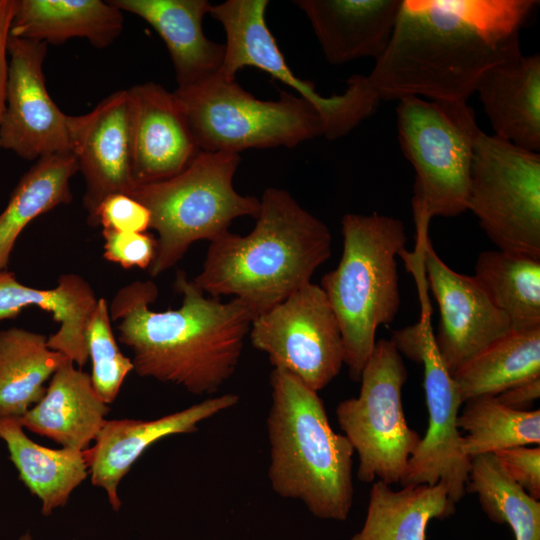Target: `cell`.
Segmentation results:
<instances>
[{
    "instance_id": "obj_1",
    "label": "cell",
    "mask_w": 540,
    "mask_h": 540,
    "mask_svg": "<svg viewBox=\"0 0 540 540\" xmlns=\"http://www.w3.org/2000/svg\"><path fill=\"white\" fill-rule=\"evenodd\" d=\"M538 3L404 0L374 68L351 76L347 89L364 119L381 100L466 102L489 68L521 54L520 30Z\"/></svg>"
},
{
    "instance_id": "obj_2",
    "label": "cell",
    "mask_w": 540,
    "mask_h": 540,
    "mask_svg": "<svg viewBox=\"0 0 540 540\" xmlns=\"http://www.w3.org/2000/svg\"><path fill=\"white\" fill-rule=\"evenodd\" d=\"M177 309L154 311L159 290L152 280L121 287L109 305L118 339L132 352L141 377L182 387L194 395H211L234 374L255 312L243 301L222 302L206 294L178 271Z\"/></svg>"
},
{
    "instance_id": "obj_3",
    "label": "cell",
    "mask_w": 540,
    "mask_h": 540,
    "mask_svg": "<svg viewBox=\"0 0 540 540\" xmlns=\"http://www.w3.org/2000/svg\"><path fill=\"white\" fill-rule=\"evenodd\" d=\"M259 200L253 229L212 240L193 279L205 294L238 298L256 316L310 283L332 252L327 225L288 191L268 187Z\"/></svg>"
},
{
    "instance_id": "obj_4",
    "label": "cell",
    "mask_w": 540,
    "mask_h": 540,
    "mask_svg": "<svg viewBox=\"0 0 540 540\" xmlns=\"http://www.w3.org/2000/svg\"><path fill=\"white\" fill-rule=\"evenodd\" d=\"M268 478L282 498L301 501L323 520L347 519L354 496L349 440L336 433L323 401L287 371L270 374Z\"/></svg>"
},
{
    "instance_id": "obj_5",
    "label": "cell",
    "mask_w": 540,
    "mask_h": 540,
    "mask_svg": "<svg viewBox=\"0 0 540 540\" xmlns=\"http://www.w3.org/2000/svg\"><path fill=\"white\" fill-rule=\"evenodd\" d=\"M343 251L321 280L338 320L349 376L359 381L379 326L394 321L401 304L396 256L406 244L401 220L378 213H347L341 220Z\"/></svg>"
},
{
    "instance_id": "obj_6",
    "label": "cell",
    "mask_w": 540,
    "mask_h": 540,
    "mask_svg": "<svg viewBox=\"0 0 540 540\" xmlns=\"http://www.w3.org/2000/svg\"><path fill=\"white\" fill-rule=\"evenodd\" d=\"M240 161L237 153L201 151L179 174L135 186L130 196L149 210L150 229L157 232L151 277L175 266L193 243L229 231L236 218H257L260 200L239 194L233 185Z\"/></svg>"
},
{
    "instance_id": "obj_7",
    "label": "cell",
    "mask_w": 540,
    "mask_h": 540,
    "mask_svg": "<svg viewBox=\"0 0 540 540\" xmlns=\"http://www.w3.org/2000/svg\"><path fill=\"white\" fill-rule=\"evenodd\" d=\"M401 149L415 171L412 210L417 241L428 237L433 217H454L466 201L475 138L474 110L464 101L399 100Z\"/></svg>"
},
{
    "instance_id": "obj_8",
    "label": "cell",
    "mask_w": 540,
    "mask_h": 540,
    "mask_svg": "<svg viewBox=\"0 0 540 540\" xmlns=\"http://www.w3.org/2000/svg\"><path fill=\"white\" fill-rule=\"evenodd\" d=\"M174 94L204 152L293 148L324 134L319 112L303 97L281 91L277 100H261L219 72L194 85L177 87Z\"/></svg>"
},
{
    "instance_id": "obj_9",
    "label": "cell",
    "mask_w": 540,
    "mask_h": 540,
    "mask_svg": "<svg viewBox=\"0 0 540 540\" xmlns=\"http://www.w3.org/2000/svg\"><path fill=\"white\" fill-rule=\"evenodd\" d=\"M408 372L391 340L376 341L360 377L357 397L341 401L336 417L358 455L357 478L400 483L421 436L405 419L402 388Z\"/></svg>"
},
{
    "instance_id": "obj_10",
    "label": "cell",
    "mask_w": 540,
    "mask_h": 540,
    "mask_svg": "<svg viewBox=\"0 0 540 540\" xmlns=\"http://www.w3.org/2000/svg\"><path fill=\"white\" fill-rule=\"evenodd\" d=\"M467 210L499 250L540 259V155L479 130Z\"/></svg>"
},
{
    "instance_id": "obj_11",
    "label": "cell",
    "mask_w": 540,
    "mask_h": 540,
    "mask_svg": "<svg viewBox=\"0 0 540 540\" xmlns=\"http://www.w3.org/2000/svg\"><path fill=\"white\" fill-rule=\"evenodd\" d=\"M399 353L423 366V386L428 410L426 434L411 455L400 484L441 483L456 504L466 494L471 459L464 453L457 426L461 405L458 387L443 364L427 316L393 332L390 339Z\"/></svg>"
},
{
    "instance_id": "obj_12",
    "label": "cell",
    "mask_w": 540,
    "mask_h": 540,
    "mask_svg": "<svg viewBox=\"0 0 540 540\" xmlns=\"http://www.w3.org/2000/svg\"><path fill=\"white\" fill-rule=\"evenodd\" d=\"M249 338L273 368L287 371L317 393L344 365L338 320L324 290L312 282L257 315Z\"/></svg>"
},
{
    "instance_id": "obj_13",
    "label": "cell",
    "mask_w": 540,
    "mask_h": 540,
    "mask_svg": "<svg viewBox=\"0 0 540 540\" xmlns=\"http://www.w3.org/2000/svg\"><path fill=\"white\" fill-rule=\"evenodd\" d=\"M47 43L10 36L0 148L26 160L72 152L69 116L49 96L43 73Z\"/></svg>"
},
{
    "instance_id": "obj_14",
    "label": "cell",
    "mask_w": 540,
    "mask_h": 540,
    "mask_svg": "<svg viewBox=\"0 0 540 540\" xmlns=\"http://www.w3.org/2000/svg\"><path fill=\"white\" fill-rule=\"evenodd\" d=\"M418 255L440 312L435 347L453 374L477 353L509 334L511 325L475 278L451 269L429 239Z\"/></svg>"
},
{
    "instance_id": "obj_15",
    "label": "cell",
    "mask_w": 540,
    "mask_h": 540,
    "mask_svg": "<svg viewBox=\"0 0 540 540\" xmlns=\"http://www.w3.org/2000/svg\"><path fill=\"white\" fill-rule=\"evenodd\" d=\"M72 153L85 181L83 206L90 225L99 204L109 195H130L136 184L131 167L128 90L103 99L84 115L69 116Z\"/></svg>"
},
{
    "instance_id": "obj_16",
    "label": "cell",
    "mask_w": 540,
    "mask_h": 540,
    "mask_svg": "<svg viewBox=\"0 0 540 540\" xmlns=\"http://www.w3.org/2000/svg\"><path fill=\"white\" fill-rule=\"evenodd\" d=\"M131 167L137 185L182 172L201 152L174 92L154 82L128 89Z\"/></svg>"
},
{
    "instance_id": "obj_17",
    "label": "cell",
    "mask_w": 540,
    "mask_h": 540,
    "mask_svg": "<svg viewBox=\"0 0 540 540\" xmlns=\"http://www.w3.org/2000/svg\"><path fill=\"white\" fill-rule=\"evenodd\" d=\"M238 402L237 394L226 393L153 420H106L93 445L84 451L91 483L105 491L111 507L118 511V486L146 449L165 437L198 431L201 422Z\"/></svg>"
},
{
    "instance_id": "obj_18",
    "label": "cell",
    "mask_w": 540,
    "mask_h": 540,
    "mask_svg": "<svg viewBox=\"0 0 540 540\" xmlns=\"http://www.w3.org/2000/svg\"><path fill=\"white\" fill-rule=\"evenodd\" d=\"M267 0H227L212 4L209 14L220 22L226 33L225 58L219 73L235 80L244 67H255L295 89L319 112L324 136L331 139L336 133L341 106L338 94L323 97L314 84L294 75L270 32L265 19Z\"/></svg>"
},
{
    "instance_id": "obj_19",
    "label": "cell",
    "mask_w": 540,
    "mask_h": 540,
    "mask_svg": "<svg viewBox=\"0 0 540 540\" xmlns=\"http://www.w3.org/2000/svg\"><path fill=\"white\" fill-rule=\"evenodd\" d=\"M326 60L339 65L358 58L378 59L392 35L399 0H298Z\"/></svg>"
},
{
    "instance_id": "obj_20",
    "label": "cell",
    "mask_w": 540,
    "mask_h": 540,
    "mask_svg": "<svg viewBox=\"0 0 540 540\" xmlns=\"http://www.w3.org/2000/svg\"><path fill=\"white\" fill-rule=\"evenodd\" d=\"M122 12L137 15L160 35L169 51L178 88L216 75L223 66L225 44L209 40L202 21L208 0H109Z\"/></svg>"
},
{
    "instance_id": "obj_21",
    "label": "cell",
    "mask_w": 540,
    "mask_h": 540,
    "mask_svg": "<svg viewBox=\"0 0 540 540\" xmlns=\"http://www.w3.org/2000/svg\"><path fill=\"white\" fill-rule=\"evenodd\" d=\"M110 408L93 388L90 374L69 359L52 375L44 396L19 420L63 448L85 451L106 422Z\"/></svg>"
},
{
    "instance_id": "obj_22",
    "label": "cell",
    "mask_w": 540,
    "mask_h": 540,
    "mask_svg": "<svg viewBox=\"0 0 540 540\" xmlns=\"http://www.w3.org/2000/svg\"><path fill=\"white\" fill-rule=\"evenodd\" d=\"M97 301L91 285L75 273L60 275L52 289H37L19 282L13 272L0 271V323L17 317L28 306L51 313L60 326L47 345L78 368L89 360L86 330Z\"/></svg>"
},
{
    "instance_id": "obj_23",
    "label": "cell",
    "mask_w": 540,
    "mask_h": 540,
    "mask_svg": "<svg viewBox=\"0 0 540 540\" xmlns=\"http://www.w3.org/2000/svg\"><path fill=\"white\" fill-rule=\"evenodd\" d=\"M478 92L494 135L522 149L540 150V55L522 54L489 68Z\"/></svg>"
},
{
    "instance_id": "obj_24",
    "label": "cell",
    "mask_w": 540,
    "mask_h": 540,
    "mask_svg": "<svg viewBox=\"0 0 540 540\" xmlns=\"http://www.w3.org/2000/svg\"><path fill=\"white\" fill-rule=\"evenodd\" d=\"M123 12L102 0H17L10 36L52 44L86 38L111 45L123 30Z\"/></svg>"
},
{
    "instance_id": "obj_25",
    "label": "cell",
    "mask_w": 540,
    "mask_h": 540,
    "mask_svg": "<svg viewBox=\"0 0 540 540\" xmlns=\"http://www.w3.org/2000/svg\"><path fill=\"white\" fill-rule=\"evenodd\" d=\"M19 418L0 417V439L19 479L41 501V512L50 515L67 504L72 492L87 478L84 451L52 449L31 440Z\"/></svg>"
},
{
    "instance_id": "obj_26",
    "label": "cell",
    "mask_w": 540,
    "mask_h": 540,
    "mask_svg": "<svg viewBox=\"0 0 540 540\" xmlns=\"http://www.w3.org/2000/svg\"><path fill=\"white\" fill-rule=\"evenodd\" d=\"M456 511L443 484L403 486L393 490L373 483L362 528L350 540H426L432 519H445Z\"/></svg>"
},
{
    "instance_id": "obj_27",
    "label": "cell",
    "mask_w": 540,
    "mask_h": 540,
    "mask_svg": "<svg viewBox=\"0 0 540 540\" xmlns=\"http://www.w3.org/2000/svg\"><path fill=\"white\" fill-rule=\"evenodd\" d=\"M45 335L12 327L0 331V417L21 418L45 394L46 381L68 360Z\"/></svg>"
},
{
    "instance_id": "obj_28",
    "label": "cell",
    "mask_w": 540,
    "mask_h": 540,
    "mask_svg": "<svg viewBox=\"0 0 540 540\" xmlns=\"http://www.w3.org/2000/svg\"><path fill=\"white\" fill-rule=\"evenodd\" d=\"M77 172L75 155L65 152L40 157L21 177L0 212V271L7 270L15 243L32 220L71 203L70 180Z\"/></svg>"
},
{
    "instance_id": "obj_29",
    "label": "cell",
    "mask_w": 540,
    "mask_h": 540,
    "mask_svg": "<svg viewBox=\"0 0 540 540\" xmlns=\"http://www.w3.org/2000/svg\"><path fill=\"white\" fill-rule=\"evenodd\" d=\"M452 376L463 403L476 397L498 396L540 377V328L511 331L469 359Z\"/></svg>"
},
{
    "instance_id": "obj_30",
    "label": "cell",
    "mask_w": 540,
    "mask_h": 540,
    "mask_svg": "<svg viewBox=\"0 0 540 540\" xmlns=\"http://www.w3.org/2000/svg\"><path fill=\"white\" fill-rule=\"evenodd\" d=\"M512 331L540 328V259L502 250L478 255L473 276Z\"/></svg>"
},
{
    "instance_id": "obj_31",
    "label": "cell",
    "mask_w": 540,
    "mask_h": 540,
    "mask_svg": "<svg viewBox=\"0 0 540 540\" xmlns=\"http://www.w3.org/2000/svg\"><path fill=\"white\" fill-rule=\"evenodd\" d=\"M457 426L467 432L462 447L470 458L524 445L540 443V410L519 411L500 403L496 396L465 401Z\"/></svg>"
},
{
    "instance_id": "obj_32",
    "label": "cell",
    "mask_w": 540,
    "mask_h": 540,
    "mask_svg": "<svg viewBox=\"0 0 540 540\" xmlns=\"http://www.w3.org/2000/svg\"><path fill=\"white\" fill-rule=\"evenodd\" d=\"M466 492L478 496L488 518L508 524L515 540H540V502L516 484L494 454L471 459Z\"/></svg>"
},
{
    "instance_id": "obj_33",
    "label": "cell",
    "mask_w": 540,
    "mask_h": 540,
    "mask_svg": "<svg viewBox=\"0 0 540 540\" xmlns=\"http://www.w3.org/2000/svg\"><path fill=\"white\" fill-rule=\"evenodd\" d=\"M86 341L92 363L90 378L93 388L109 405L117 398L128 374L134 371V365L118 346L111 326L109 305L103 297L98 299L90 316Z\"/></svg>"
},
{
    "instance_id": "obj_34",
    "label": "cell",
    "mask_w": 540,
    "mask_h": 540,
    "mask_svg": "<svg viewBox=\"0 0 540 540\" xmlns=\"http://www.w3.org/2000/svg\"><path fill=\"white\" fill-rule=\"evenodd\" d=\"M149 210L127 194L107 196L98 206L90 226L117 232H146L150 229Z\"/></svg>"
},
{
    "instance_id": "obj_35",
    "label": "cell",
    "mask_w": 540,
    "mask_h": 540,
    "mask_svg": "<svg viewBox=\"0 0 540 540\" xmlns=\"http://www.w3.org/2000/svg\"><path fill=\"white\" fill-rule=\"evenodd\" d=\"M104 238L103 257L125 269H149L157 248L156 238L149 233L117 232L102 230Z\"/></svg>"
},
{
    "instance_id": "obj_36",
    "label": "cell",
    "mask_w": 540,
    "mask_h": 540,
    "mask_svg": "<svg viewBox=\"0 0 540 540\" xmlns=\"http://www.w3.org/2000/svg\"><path fill=\"white\" fill-rule=\"evenodd\" d=\"M509 477L527 494L540 499V447H510L493 453Z\"/></svg>"
},
{
    "instance_id": "obj_37",
    "label": "cell",
    "mask_w": 540,
    "mask_h": 540,
    "mask_svg": "<svg viewBox=\"0 0 540 540\" xmlns=\"http://www.w3.org/2000/svg\"><path fill=\"white\" fill-rule=\"evenodd\" d=\"M17 0H0V119L5 107L8 75V41Z\"/></svg>"
},
{
    "instance_id": "obj_38",
    "label": "cell",
    "mask_w": 540,
    "mask_h": 540,
    "mask_svg": "<svg viewBox=\"0 0 540 540\" xmlns=\"http://www.w3.org/2000/svg\"><path fill=\"white\" fill-rule=\"evenodd\" d=\"M540 397V377L507 389L497 400L503 405L519 411H528Z\"/></svg>"
},
{
    "instance_id": "obj_39",
    "label": "cell",
    "mask_w": 540,
    "mask_h": 540,
    "mask_svg": "<svg viewBox=\"0 0 540 540\" xmlns=\"http://www.w3.org/2000/svg\"><path fill=\"white\" fill-rule=\"evenodd\" d=\"M18 540H33L30 531H26L24 534H22Z\"/></svg>"
}]
</instances>
